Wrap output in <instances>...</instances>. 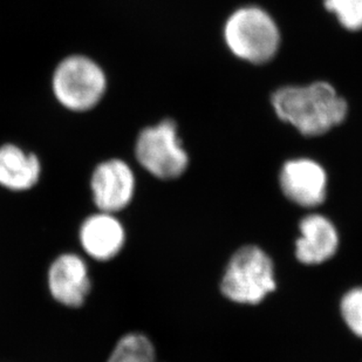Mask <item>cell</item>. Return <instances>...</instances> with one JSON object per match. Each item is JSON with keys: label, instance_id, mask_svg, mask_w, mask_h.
Here are the masks:
<instances>
[{"label": "cell", "instance_id": "11", "mask_svg": "<svg viewBox=\"0 0 362 362\" xmlns=\"http://www.w3.org/2000/svg\"><path fill=\"white\" fill-rule=\"evenodd\" d=\"M40 170V162L35 155L28 154L12 144L0 147V185L24 192L37 185Z\"/></svg>", "mask_w": 362, "mask_h": 362}, {"label": "cell", "instance_id": "1", "mask_svg": "<svg viewBox=\"0 0 362 362\" xmlns=\"http://www.w3.org/2000/svg\"><path fill=\"white\" fill-rule=\"evenodd\" d=\"M272 106L281 120L305 136H319L344 122L349 105L327 82L287 86L272 95Z\"/></svg>", "mask_w": 362, "mask_h": 362}, {"label": "cell", "instance_id": "2", "mask_svg": "<svg viewBox=\"0 0 362 362\" xmlns=\"http://www.w3.org/2000/svg\"><path fill=\"white\" fill-rule=\"evenodd\" d=\"M277 288L274 262L259 246L237 250L226 265L221 292L233 303L258 305Z\"/></svg>", "mask_w": 362, "mask_h": 362}, {"label": "cell", "instance_id": "12", "mask_svg": "<svg viewBox=\"0 0 362 362\" xmlns=\"http://www.w3.org/2000/svg\"><path fill=\"white\" fill-rule=\"evenodd\" d=\"M156 351L148 337L130 333L120 339L107 362H155Z\"/></svg>", "mask_w": 362, "mask_h": 362}, {"label": "cell", "instance_id": "4", "mask_svg": "<svg viewBox=\"0 0 362 362\" xmlns=\"http://www.w3.org/2000/svg\"><path fill=\"white\" fill-rule=\"evenodd\" d=\"M107 80L95 62L72 55L59 64L53 76V90L62 106L76 112L92 110L106 90Z\"/></svg>", "mask_w": 362, "mask_h": 362}, {"label": "cell", "instance_id": "8", "mask_svg": "<svg viewBox=\"0 0 362 362\" xmlns=\"http://www.w3.org/2000/svg\"><path fill=\"white\" fill-rule=\"evenodd\" d=\"M300 237L296 242V257L305 265H320L335 256L340 238L331 219L311 214L299 224Z\"/></svg>", "mask_w": 362, "mask_h": 362}, {"label": "cell", "instance_id": "7", "mask_svg": "<svg viewBox=\"0 0 362 362\" xmlns=\"http://www.w3.org/2000/svg\"><path fill=\"white\" fill-rule=\"evenodd\" d=\"M135 190V177L126 162L110 160L96 167L92 192L96 206L103 212L120 211L129 204Z\"/></svg>", "mask_w": 362, "mask_h": 362}, {"label": "cell", "instance_id": "13", "mask_svg": "<svg viewBox=\"0 0 362 362\" xmlns=\"http://www.w3.org/2000/svg\"><path fill=\"white\" fill-rule=\"evenodd\" d=\"M325 7L334 14L342 28L362 31V0H325Z\"/></svg>", "mask_w": 362, "mask_h": 362}, {"label": "cell", "instance_id": "6", "mask_svg": "<svg viewBox=\"0 0 362 362\" xmlns=\"http://www.w3.org/2000/svg\"><path fill=\"white\" fill-rule=\"evenodd\" d=\"M327 174L311 158H296L284 164L279 185L284 196L303 208L322 205L327 196Z\"/></svg>", "mask_w": 362, "mask_h": 362}, {"label": "cell", "instance_id": "9", "mask_svg": "<svg viewBox=\"0 0 362 362\" xmlns=\"http://www.w3.org/2000/svg\"><path fill=\"white\" fill-rule=\"evenodd\" d=\"M48 286L53 298L60 304L80 308L90 291L85 262L72 253L57 258L49 267Z\"/></svg>", "mask_w": 362, "mask_h": 362}, {"label": "cell", "instance_id": "5", "mask_svg": "<svg viewBox=\"0 0 362 362\" xmlns=\"http://www.w3.org/2000/svg\"><path fill=\"white\" fill-rule=\"evenodd\" d=\"M135 153L141 165L161 180L180 177L188 168L189 156L182 146L174 121L164 120L142 130Z\"/></svg>", "mask_w": 362, "mask_h": 362}, {"label": "cell", "instance_id": "14", "mask_svg": "<svg viewBox=\"0 0 362 362\" xmlns=\"http://www.w3.org/2000/svg\"><path fill=\"white\" fill-rule=\"evenodd\" d=\"M340 313L349 331L362 340V285L346 292L340 301Z\"/></svg>", "mask_w": 362, "mask_h": 362}, {"label": "cell", "instance_id": "10", "mask_svg": "<svg viewBox=\"0 0 362 362\" xmlns=\"http://www.w3.org/2000/svg\"><path fill=\"white\" fill-rule=\"evenodd\" d=\"M124 240L122 224L108 212L90 216L80 230L82 247L96 260H110L117 256Z\"/></svg>", "mask_w": 362, "mask_h": 362}, {"label": "cell", "instance_id": "3", "mask_svg": "<svg viewBox=\"0 0 362 362\" xmlns=\"http://www.w3.org/2000/svg\"><path fill=\"white\" fill-rule=\"evenodd\" d=\"M224 38L230 51L245 62L265 64L277 53L281 33L270 14L260 7H242L226 21Z\"/></svg>", "mask_w": 362, "mask_h": 362}]
</instances>
